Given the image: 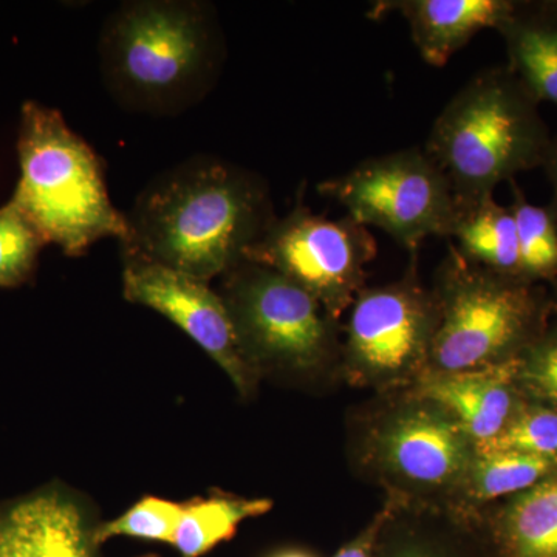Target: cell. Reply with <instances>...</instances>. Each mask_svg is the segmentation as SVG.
I'll list each match as a JSON object with an SVG mask.
<instances>
[{"mask_svg": "<svg viewBox=\"0 0 557 557\" xmlns=\"http://www.w3.org/2000/svg\"><path fill=\"white\" fill-rule=\"evenodd\" d=\"M450 237L458 242V251L469 262L504 276L520 277L515 215L511 208L498 205L494 196L457 201Z\"/></svg>", "mask_w": 557, "mask_h": 557, "instance_id": "ac0fdd59", "label": "cell"}, {"mask_svg": "<svg viewBox=\"0 0 557 557\" xmlns=\"http://www.w3.org/2000/svg\"><path fill=\"white\" fill-rule=\"evenodd\" d=\"M182 515L183 504L178 502L145 497L119 519L98 528L95 542L98 545L112 537L126 536L174 545Z\"/></svg>", "mask_w": 557, "mask_h": 557, "instance_id": "603a6c76", "label": "cell"}, {"mask_svg": "<svg viewBox=\"0 0 557 557\" xmlns=\"http://www.w3.org/2000/svg\"><path fill=\"white\" fill-rule=\"evenodd\" d=\"M219 295L242 351L256 373L311 379L341 366L339 321L314 296L277 271L242 260L226 271Z\"/></svg>", "mask_w": 557, "mask_h": 557, "instance_id": "8992f818", "label": "cell"}, {"mask_svg": "<svg viewBox=\"0 0 557 557\" xmlns=\"http://www.w3.org/2000/svg\"><path fill=\"white\" fill-rule=\"evenodd\" d=\"M518 379L557 410V330L537 336L518 357Z\"/></svg>", "mask_w": 557, "mask_h": 557, "instance_id": "d4e9b609", "label": "cell"}, {"mask_svg": "<svg viewBox=\"0 0 557 557\" xmlns=\"http://www.w3.org/2000/svg\"><path fill=\"white\" fill-rule=\"evenodd\" d=\"M497 32L507 49V67L539 104L557 108V2H516Z\"/></svg>", "mask_w": 557, "mask_h": 557, "instance_id": "2e32d148", "label": "cell"}, {"mask_svg": "<svg viewBox=\"0 0 557 557\" xmlns=\"http://www.w3.org/2000/svg\"><path fill=\"white\" fill-rule=\"evenodd\" d=\"M39 230L13 201L0 208V287H17L32 276L40 249Z\"/></svg>", "mask_w": 557, "mask_h": 557, "instance_id": "7402d4cb", "label": "cell"}, {"mask_svg": "<svg viewBox=\"0 0 557 557\" xmlns=\"http://www.w3.org/2000/svg\"><path fill=\"white\" fill-rule=\"evenodd\" d=\"M271 507L273 502L269 498L226 496L197 498L183 504L174 547L182 557L207 555L222 542L230 541L242 522L265 515Z\"/></svg>", "mask_w": 557, "mask_h": 557, "instance_id": "d6986e66", "label": "cell"}, {"mask_svg": "<svg viewBox=\"0 0 557 557\" xmlns=\"http://www.w3.org/2000/svg\"><path fill=\"white\" fill-rule=\"evenodd\" d=\"M515 7V0H380L368 16L379 21L399 14L408 22L421 60L443 67L479 32L497 30Z\"/></svg>", "mask_w": 557, "mask_h": 557, "instance_id": "7c38bea8", "label": "cell"}, {"mask_svg": "<svg viewBox=\"0 0 557 557\" xmlns=\"http://www.w3.org/2000/svg\"><path fill=\"white\" fill-rule=\"evenodd\" d=\"M493 450L557 460V410L542 406L516 410L497 437L475 448V453Z\"/></svg>", "mask_w": 557, "mask_h": 557, "instance_id": "cb8c5ba5", "label": "cell"}, {"mask_svg": "<svg viewBox=\"0 0 557 557\" xmlns=\"http://www.w3.org/2000/svg\"><path fill=\"white\" fill-rule=\"evenodd\" d=\"M373 557H493L478 523L448 508L388 502Z\"/></svg>", "mask_w": 557, "mask_h": 557, "instance_id": "9a60e30c", "label": "cell"}, {"mask_svg": "<svg viewBox=\"0 0 557 557\" xmlns=\"http://www.w3.org/2000/svg\"><path fill=\"white\" fill-rule=\"evenodd\" d=\"M98 54L104 86L121 108L175 116L214 89L226 40L207 0H127L106 17Z\"/></svg>", "mask_w": 557, "mask_h": 557, "instance_id": "7a4b0ae2", "label": "cell"}, {"mask_svg": "<svg viewBox=\"0 0 557 557\" xmlns=\"http://www.w3.org/2000/svg\"><path fill=\"white\" fill-rule=\"evenodd\" d=\"M438 324L426 372L494 368L518 358L537 338L539 302L525 278L469 262L449 244L434 288Z\"/></svg>", "mask_w": 557, "mask_h": 557, "instance_id": "5b68a950", "label": "cell"}, {"mask_svg": "<svg viewBox=\"0 0 557 557\" xmlns=\"http://www.w3.org/2000/svg\"><path fill=\"white\" fill-rule=\"evenodd\" d=\"M512 189V215L518 230L520 277L528 282L557 274V222L548 208L536 207L523 196L516 180Z\"/></svg>", "mask_w": 557, "mask_h": 557, "instance_id": "44dd1931", "label": "cell"}, {"mask_svg": "<svg viewBox=\"0 0 557 557\" xmlns=\"http://www.w3.org/2000/svg\"><path fill=\"white\" fill-rule=\"evenodd\" d=\"M542 168H544L545 174H547L549 183H552L553 200L548 209L557 222V135L556 137H552V141H549Z\"/></svg>", "mask_w": 557, "mask_h": 557, "instance_id": "484cf974", "label": "cell"}, {"mask_svg": "<svg viewBox=\"0 0 557 557\" xmlns=\"http://www.w3.org/2000/svg\"><path fill=\"white\" fill-rule=\"evenodd\" d=\"M493 557H557V471L528 487L480 530Z\"/></svg>", "mask_w": 557, "mask_h": 557, "instance_id": "e0dca14e", "label": "cell"}, {"mask_svg": "<svg viewBox=\"0 0 557 557\" xmlns=\"http://www.w3.org/2000/svg\"><path fill=\"white\" fill-rule=\"evenodd\" d=\"M123 296L170 319L225 370L242 394L251 392L258 373L242 351L225 300L208 282L149 259L121 245Z\"/></svg>", "mask_w": 557, "mask_h": 557, "instance_id": "8fae6325", "label": "cell"}, {"mask_svg": "<svg viewBox=\"0 0 557 557\" xmlns=\"http://www.w3.org/2000/svg\"><path fill=\"white\" fill-rule=\"evenodd\" d=\"M95 531L60 493L39 494L0 516V557H94Z\"/></svg>", "mask_w": 557, "mask_h": 557, "instance_id": "5bb4252c", "label": "cell"}, {"mask_svg": "<svg viewBox=\"0 0 557 557\" xmlns=\"http://www.w3.org/2000/svg\"><path fill=\"white\" fill-rule=\"evenodd\" d=\"M379 247L369 228L354 219L317 214L299 190L295 207L276 218L245 259L269 267L298 284L339 321L366 288V267Z\"/></svg>", "mask_w": 557, "mask_h": 557, "instance_id": "30bf717a", "label": "cell"}, {"mask_svg": "<svg viewBox=\"0 0 557 557\" xmlns=\"http://www.w3.org/2000/svg\"><path fill=\"white\" fill-rule=\"evenodd\" d=\"M17 159L21 174L10 201L47 245L78 258L109 237L129 244V222L110 200L100 156L70 129L60 110L24 102Z\"/></svg>", "mask_w": 557, "mask_h": 557, "instance_id": "3957f363", "label": "cell"}, {"mask_svg": "<svg viewBox=\"0 0 557 557\" xmlns=\"http://www.w3.org/2000/svg\"><path fill=\"white\" fill-rule=\"evenodd\" d=\"M557 469V460L525 454L493 450L475 453L461 498L467 505H482L502 497H515L536 485Z\"/></svg>", "mask_w": 557, "mask_h": 557, "instance_id": "ffe728a7", "label": "cell"}, {"mask_svg": "<svg viewBox=\"0 0 557 557\" xmlns=\"http://www.w3.org/2000/svg\"><path fill=\"white\" fill-rule=\"evenodd\" d=\"M126 215L131 240L121 245L208 284L240 263L277 218L265 178L211 153L160 172Z\"/></svg>", "mask_w": 557, "mask_h": 557, "instance_id": "6da1fadb", "label": "cell"}, {"mask_svg": "<svg viewBox=\"0 0 557 557\" xmlns=\"http://www.w3.org/2000/svg\"><path fill=\"white\" fill-rule=\"evenodd\" d=\"M417 265L412 252L405 276L362 288L351 304L341 368L358 384L395 387L426 373L438 304L434 289L421 284Z\"/></svg>", "mask_w": 557, "mask_h": 557, "instance_id": "9c48e42d", "label": "cell"}, {"mask_svg": "<svg viewBox=\"0 0 557 557\" xmlns=\"http://www.w3.org/2000/svg\"><path fill=\"white\" fill-rule=\"evenodd\" d=\"M516 376L518 358L471 372H426L412 392L446 410L479 448L497 437L515 416Z\"/></svg>", "mask_w": 557, "mask_h": 557, "instance_id": "4fadbf2b", "label": "cell"}, {"mask_svg": "<svg viewBox=\"0 0 557 557\" xmlns=\"http://www.w3.org/2000/svg\"><path fill=\"white\" fill-rule=\"evenodd\" d=\"M317 189L319 196L338 201L359 225L384 231L410 255L429 237L453 234L456 194L445 172L421 148L364 160Z\"/></svg>", "mask_w": 557, "mask_h": 557, "instance_id": "ba28073f", "label": "cell"}, {"mask_svg": "<svg viewBox=\"0 0 557 557\" xmlns=\"http://www.w3.org/2000/svg\"><path fill=\"white\" fill-rule=\"evenodd\" d=\"M552 141L539 102L508 67L482 70L450 98L424 150L457 201L494 196L500 183L542 168Z\"/></svg>", "mask_w": 557, "mask_h": 557, "instance_id": "277c9868", "label": "cell"}, {"mask_svg": "<svg viewBox=\"0 0 557 557\" xmlns=\"http://www.w3.org/2000/svg\"><path fill=\"white\" fill-rule=\"evenodd\" d=\"M271 557H314L310 553L300 552V549H285V552L277 553Z\"/></svg>", "mask_w": 557, "mask_h": 557, "instance_id": "4316f807", "label": "cell"}, {"mask_svg": "<svg viewBox=\"0 0 557 557\" xmlns=\"http://www.w3.org/2000/svg\"><path fill=\"white\" fill-rule=\"evenodd\" d=\"M364 429L359 460L394 493L392 502L437 508L461 497L475 446L446 410L410 391L387 403Z\"/></svg>", "mask_w": 557, "mask_h": 557, "instance_id": "52a82bcc", "label": "cell"}]
</instances>
